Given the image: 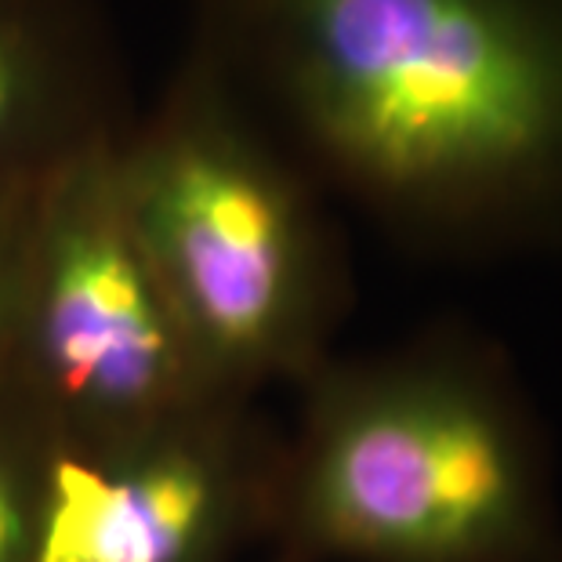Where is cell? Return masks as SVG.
I'll use <instances>...</instances> for the list:
<instances>
[{
	"label": "cell",
	"mask_w": 562,
	"mask_h": 562,
	"mask_svg": "<svg viewBox=\"0 0 562 562\" xmlns=\"http://www.w3.org/2000/svg\"><path fill=\"white\" fill-rule=\"evenodd\" d=\"M124 131V127H121ZM41 182L30 269L4 370L66 461H88L207 396V381L116 182V138Z\"/></svg>",
	"instance_id": "4"
},
{
	"label": "cell",
	"mask_w": 562,
	"mask_h": 562,
	"mask_svg": "<svg viewBox=\"0 0 562 562\" xmlns=\"http://www.w3.org/2000/svg\"><path fill=\"white\" fill-rule=\"evenodd\" d=\"M286 432L277 548L297 562H562L519 378L469 330L330 356Z\"/></svg>",
	"instance_id": "2"
},
{
	"label": "cell",
	"mask_w": 562,
	"mask_h": 562,
	"mask_svg": "<svg viewBox=\"0 0 562 562\" xmlns=\"http://www.w3.org/2000/svg\"><path fill=\"white\" fill-rule=\"evenodd\" d=\"M113 124L110 69L69 0H0V178H44Z\"/></svg>",
	"instance_id": "6"
},
{
	"label": "cell",
	"mask_w": 562,
	"mask_h": 562,
	"mask_svg": "<svg viewBox=\"0 0 562 562\" xmlns=\"http://www.w3.org/2000/svg\"><path fill=\"white\" fill-rule=\"evenodd\" d=\"M283 450L261 400L207 396L66 461L44 562H247L277 548Z\"/></svg>",
	"instance_id": "5"
},
{
	"label": "cell",
	"mask_w": 562,
	"mask_h": 562,
	"mask_svg": "<svg viewBox=\"0 0 562 562\" xmlns=\"http://www.w3.org/2000/svg\"><path fill=\"white\" fill-rule=\"evenodd\" d=\"M63 450L0 363V562H44Z\"/></svg>",
	"instance_id": "7"
},
{
	"label": "cell",
	"mask_w": 562,
	"mask_h": 562,
	"mask_svg": "<svg viewBox=\"0 0 562 562\" xmlns=\"http://www.w3.org/2000/svg\"><path fill=\"white\" fill-rule=\"evenodd\" d=\"M44 178H0V363L8 356L22 286H26L33 225H37V196Z\"/></svg>",
	"instance_id": "8"
},
{
	"label": "cell",
	"mask_w": 562,
	"mask_h": 562,
	"mask_svg": "<svg viewBox=\"0 0 562 562\" xmlns=\"http://www.w3.org/2000/svg\"><path fill=\"white\" fill-rule=\"evenodd\" d=\"M116 182L214 389L261 400L330 360L345 272L316 189L207 55L121 131Z\"/></svg>",
	"instance_id": "3"
},
{
	"label": "cell",
	"mask_w": 562,
	"mask_h": 562,
	"mask_svg": "<svg viewBox=\"0 0 562 562\" xmlns=\"http://www.w3.org/2000/svg\"><path fill=\"white\" fill-rule=\"evenodd\" d=\"M269 562H297V559H286V555H280V552H272Z\"/></svg>",
	"instance_id": "9"
},
{
	"label": "cell",
	"mask_w": 562,
	"mask_h": 562,
	"mask_svg": "<svg viewBox=\"0 0 562 562\" xmlns=\"http://www.w3.org/2000/svg\"><path fill=\"white\" fill-rule=\"evenodd\" d=\"M319 178L414 240H562V0H207Z\"/></svg>",
	"instance_id": "1"
}]
</instances>
